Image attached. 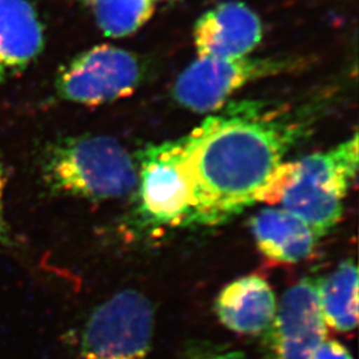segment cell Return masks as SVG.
<instances>
[{"label":"cell","instance_id":"5b68a950","mask_svg":"<svg viewBox=\"0 0 359 359\" xmlns=\"http://www.w3.org/2000/svg\"><path fill=\"white\" fill-rule=\"evenodd\" d=\"M142 75V62L135 53L103 44L79 53L63 65L55 90L65 102L102 105L135 92Z\"/></svg>","mask_w":359,"mask_h":359},{"label":"cell","instance_id":"2e32d148","mask_svg":"<svg viewBox=\"0 0 359 359\" xmlns=\"http://www.w3.org/2000/svg\"><path fill=\"white\" fill-rule=\"evenodd\" d=\"M7 184H8V173H7V168L4 165V161L0 156V250L8 249L13 245L11 231L4 213V194H6Z\"/></svg>","mask_w":359,"mask_h":359},{"label":"cell","instance_id":"6da1fadb","mask_svg":"<svg viewBox=\"0 0 359 359\" xmlns=\"http://www.w3.org/2000/svg\"><path fill=\"white\" fill-rule=\"evenodd\" d=\"M305 124L236 104L181 137V167L192 192L189 225L216 226L264 203Z\"/></svg>","mask_w":359,"mask_h":359},{"label":"cell","instance_id":"4fadbf2b","mask_svg":"<svg viewBox=\"0 0 359 359\" xmlns=\"http://www.w3.org/2000/svg\"><path fill=\"white\" fill-rule=\"evenodd\" d=\"M317 297L325 325L347 333L358 325V268L346 259L317 281Z\"/></svg>","mask_w":359,"mask_h":359},{"label":"cell","instance_id":"8fae6325","mask_svg":"<svg viewBox=\"0 0 359 359\" xmlns=\"http://www.w3.org/2000/svg\"><path fill=\"white\" fill-rule=\"evenodd\" d=\"M277 308L269 283L256 274L240 277L226 285L218 294L215 306L218 320L226 329L244 335L265 333Z\"/></svg>","mask_w":359,"mask_h":359},{"label":"cell","instance_id":"277c9868","mask_svg":"<svg viewBox=\"0 0 359 359\" xmlns=\"http://www.w3.org/2000/svg\"><path fill=\"white\" fill-rule=\"evenodd\" d=\"M154 330L152 302L137 290H123L90 313L77 359H148Z\"/></svg>","mask_w":359,"mask_h":359},{"label":"cell","instance_id":"7c38bea8","mask_svg":"<svg viewBox=\"0 0 359 359\" xmlns=\"http://www.w3.org/2000/svg\"><path fill=\"white\" fill-rule=\"evenodd\" d=\"M261 253L271 261L297 264L311 256L318 236L283 208H266L250 221Z\"/></svg>","mask_w":359,"mask_h":359},{"label":"cell","instance_id":"9a60e30c","mask_svg":"<svg viewBox=\"0 0 359 359\" xmlns=\"http://www.w3.org/2000/svg\"><path fill=\"white\" fill-rule=\"evenodd\" d=\"M177 359H248L244 353L209 341H191Z\"/></svg>","mask_w":359,"mask_h":359},{"label":"cell","instance_id":"3957f363","mask_svg":"<svg viewBox=\"0 0 359 359\" xmlns=\"http://www.w3.org/2000/svg\"><path fill=\"white\" fill-rule=\"evenodd\" d=\"M358 136L329 151L292 163L277 204L311 228L318 238L341 221L344 200L358 170Z\"/></svg>","mask_w":359,"mask_h":359},{"label":"cell","instance_id":"52a82bcc","mask_svg":"<svg viewBox=\"0 0 359 359\" xmlns=\"http://www.w3.org/2000/svg\"><path fill=\"white\" fill-rule=\"evenodd\" d=\"M292 69L286 59H261L246 56L234 60L197 57L177 77L173 96L177 103L197 114L221 108L231 93L248 83Z\"/></svg>","mask_w":359,"mask_h":359},{"label":"cell","instance_id":"ba28073f","mask_svg":"<svg viewBox=\"0 0 359 359\" xmlns=\"http://www.w3.org/2000/svg\"><path fill=\"white\" fill-rule=\"evenodd\" d=\"M325 339L317 283L302 278L283 295L276 317L264 333V359H310Z\"/></svg>","mask_w":359,"mask_h":359},{"label":"cell","instance_id":"5bb4252c","mask_svg":"<svg viewBox=\"0 0 359 359\" xmlns=\"http://www.w3.org/2000/svg\"><path fill=\"white\" fill-rule=\"evenodd\" d=\"M109 38H124L142 28L154 13L156 0H81Z\"/></svg>","mask_w":359,"mask_h":359},{"label":"cell","instance_id":"30bf717a","mask_svg":"<svg viewBox=\"0 0 359 359\" xmlns=\"http://www.w3.org/2000/svg\"><path fill=\"white\" fill-rule=\"evenodd\" d=\"M44 48V29L28 0H0V87L26 71Z\"/></svg>","mask_w":359,"mask_h":359},{"label":"cell","instance_id":"7a4b0ae2","mask_svg":"<svg viewBox=\"0 0 359 359\" xmlns=\"http://www.w3.org/2000/svg\"><path fill=\"white\" fill-rule=\"evenodd\" d=\"M47 189L90 201L127 197L139 181V164L109 136L81 135L52 142L40 163Z\"/></svg>","mask_w":359,"mask_h":359},{"label":"cell","instance_id":"9c48e42d","mask_svg":"<svg viewBox=\"0 0 359 359\" xmlns=\"http://www.w3.org/2000/svg\"><path fill=\"white\" fill-rule=\"evenodd\" d=\"M259 16L241 1H226L204 13L193 38L197 57L234 60L249 56L262 40Z\"/></svg>","mask_w":359,"mask_h":359},{"label":"cell","instance_id":"8992f818","mask_svg":"<svg viewBox=\"0 0 359 359\" xmlns=\"http://www.w3.org/2000/svg\"><path fill=\"white\" fill-rule=\"evenodd\" d=\"M181 139L145 148L139 160L137 210L144 228L189 226L192 192L181 167Z\"/></svg>","mask_w":359,"mask_h":359},{"label":"cell","instance_id":"e0dca14e","mask_svg":"<svg viewBox=\"0 0 359 359\" xmlns=\"http://www.w3.org/2000/svg\"><path fill=\"white\" fill-rule=\"evenodd\" d=\"M310 359H354L345 345L334 339H325Z\"/></svg>","mask_w":359,"mask_h":359}]
</instances>
